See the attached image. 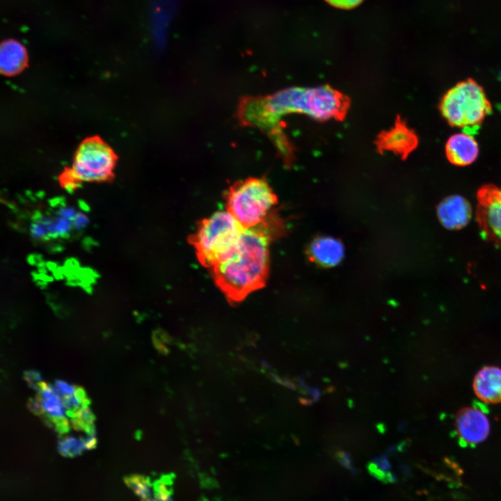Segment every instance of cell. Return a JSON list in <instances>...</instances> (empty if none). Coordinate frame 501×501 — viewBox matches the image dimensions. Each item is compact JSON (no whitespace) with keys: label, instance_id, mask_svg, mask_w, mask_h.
Here are the masks:
<instances>
[{"label":"cell","instance_id":"9a60e30c","mask_svg":"<svg viewBox=\"0 0 501 501\" xmlns=\"http://www.w3.org/2000/svg\"><path fill=\"white\" fill-rule=\"evenodd\" d=\"M125 484L138 495L141 501H148L151 498L150 479L140 475H132L124 478Z\"/></svg>","mask_w":501,"mask_h":501},{"label":"cell","instance_id":"e0dca14e","mask_svg":"<svg viewBox=\"0 0 501 501\" xmlns=\"http://www.w3.org/2000/svg\"><path fill=\"white\" fill-rule=\"evenodd\" d=\"M24 379L30 388L38 391L40 383L42 381V376L38 371L29 369L24 372Z\"/></svg>","mask_w":501,"mask_h":501},{"label":"cell","instance_id":"7c38bea8","mask_svg":"<svg viewBox=\"0 0 501 501\" xmlns=\"http://www.w3.org/2000/svg\"><path fill=\"white\" fill-rule=\"evenodd\" d=\"M473 388L481 400L490 404L501 402V369L485 367L480 369L475 376Z\"/></svg>","mask_w":501,"mask_h":501},{"label":"cell","instance_id":"5bb4252c","mask_svg":"<svg viewBox=\"0 0 501 501\" xmlns=\"http://www.w3.org/2000/svg\"><path fill=\"white\" fill-rule=\"evenodd\" d=\"M381 142L385 148L406 154L415 148L418 141L411 130L399 125L385 134Z\"/></svg>","mask_w":501,"mask_h":501},{"label":"cell","instance_id":"277c9868","mask_svg":"<svg viewBox=\"0 0 501 501\" xmlns=\"http://www.w3.org/2000/svg\"><path fill=\"white\" fill-rule=\"evenodd\" d=\"M244 229L228 211H220L202 220L189 241L200 263L211 269L231 252Z\"/></svg>","mask_w":501,"mask_h":501},{"label":"cell","instance_id":"d6986e66","mask_svg":"<svg viewBox=\"0 0 501 501\" xmlns=\"http://www.w3.org/2000/svg\"><path fill=\"white\" fill-rule=\"evenodd\" d=\"M62 397L72 395L74 393L76 385H71L63 380L56 379L54 385Z\"/></svg>","mask_w":501,"mask_h":501},{"label":"cell","instance_id":"4fadbf2b","mask_svg":"<svg viewBox=\"0 0 501 501\" xmlns=\"http://www.w3.org/2000/svg\"><path fill=\"white\" fill-rule=\"evenodd\" d=\"M28 64V55L24 46L14 39L6 40L0 47V70L1 74L12 77L20 73Z\"/></svg>","mask_w":501,"mask_h":501},{"label":"cell","instance_id":"3957f363","mask_svg":"<svg viewBox=\"0 0 501 501\" xmlns=\"http://www.w3.org/2000/svg\"><path fill=\"white\" fill-rule=\"evenodd\" d=\"M117 160L113 150L101 137H88L79 144L72 166L65 168L58 176L59 184L72 191L83 182H111Z\"/></svg>","mask_w":501,"mask_h":501},{"label":"cell","instance_id":"ba28073f","mask_svg":"<svg viewBox=\"0 0 501 501\" xmlns=\"http://www.w3.org/2000/svg\"><path fill=\"white\" fill-rule=\"evenodd\" d=\"M456 431L463 444L475 445L488 436L490 424L485 413L476 407H466L456 416Z\"/></svg>","mask_w":501,"mask_h":501},{"label":"cell","instance_id":"30bf717a","mask_svg":"<svg viewBox=\"0 0 501 501\" xmlns=\"http://www.w3.org/2000/svg\"><path fill=\"white\" fill-rule=\"evenodd\" d=\"M344 248L342 243L331 237H319L309 244L307 255L310 260L324 267H332L342 260Z\"/></svg>","mask_w":501,"mask_h":501},{"label":"cell","instance_id":"2e32d148","mask_svg":"<svg viewBox=\"0 0 501 501\" xmlns=\"http://www.w3.org/2000/svg\"><path fill=\"white\" fill-rule=\"evenodd\" d=\"M59 453L66 457H74L86 450L81 437L80 438L72 436L61 438L58 443Z\"/></svg>","mask_w":501,"mask_h":501},{"label":"cell","instance_id":"ac0fdd59","mask_svg":"<svg viewBox=\"0 0 501 501\" xmlns=\"http://www.w3.org/2000/svg\"><path fill=\"white\" fill-rule=\"evenodd\" d=\"M28 408L37 415H43L45 414L41 399L38 395L34 398H30L29 399Z\"/></svg>","mask_w":501,"mask_h":501},{"label":"cell","instance_id":"8fae6325","mask_svg":"<svg viewBox=\"0 0 501 501\" xmlns=\"http://www.w3.org/2000/svg\"><path fill=\"white\" fill-rule=\"evenodd\" d=\"M445 152L452 164L464 166L475 161L479 154V147L472 135L462 132L452 135L447 140Z\"/></svg>","mask_w":501,"mask_h":501},{"label":"cell","instance_id":"6da1fadb","mask_svg":"<svg viewBox=\"0 0 501 501\" xmlns=\"http://www.w3.org/2000/svg\"><path fill=\"white\" fill-rule=\"evenodd\" d=\"M273 223L268 219L256 227L244 228L231 252L210 269L215 283L230 303L242 301L265 285Z\"/></svg>","mask_w":501,"mask_h":501},{"label":"cell","instance_id":"52a82bcc","mask_svg":"<svg viewBox=\"0 0 501 501\" xmlns=\"http://www.w3.org/2000/svg\"><path fill=\"white\" fill-rule=\"evenodd\" d=\"M477 218L484 237L501 246V189L485 185L477 193Z\"/></svg>","mask_w":501,"mask_h":501},{"label":"cell","instance_id":"9c48e42d","mask_svg":"<svg viewBox=\"0 0 501 501\" xmlns=\"http://www.w3.org/2000/svg\"><path fill=\"white\" fill-rule=\"evenodd\" d=\"M469 202L459 195L450 196L442 200L437 209L438 217L446 228L457 230L463 228L471 217Z\"/></svg>","mask_w":501,"mask_h":501},{"label":"cell","instance_id":"7a4b0ae2","mask_svg":"<svg viewBox=\"0 0 501 501\" xmlns=\"http://www.w3.org/2000/svg\"><path fill=\"white\" fill-rule=\"evenodd\" d=\"M345 101L337 91L327 86L291 88L271 96L251 100L245 106L246 120L257 125L275 123L289 113L305 114L317 120L340 116Z\"/></svg>","mask_w":501,"mask_h":501},{"label":"cell","instance_id":"44dd1931","mask_svg":"<svg viewBox=\"0 0 501 501\" xmlns=\"http://www.w3.org/2000/svg\"><path fill=\"white\" fill-rule=\"evenodd\" d=\"M148 501H156V500H154V499H152V498H150V500H148Z\"/></svg>","mask_w":501,"mask_h":501},{"label":"cell","instance_id":"ffe728a7","mask_svg":"<svg viewBox=\"0 0 501 501\" xmlns=\"http://www.w3.org/2000/svg\"><path fill=\"white\" fill-rule=\"evenodd\" d=\"M331 6L342 8L351 9L358 6L363 0H325Z\"/></svg>","mask_w":501,"mask_h":501},{"label":"cell","instance_id":"8992f818","mask_svg":"<svg viewBox=\"0 0 501 501\" xmlns=\"http://www.w3.org/2000/svg\"><path fill=\"white\" fill-rule=\"evenodd\" d=\"M440 110L451 125L466 129L477 127L491 111V106L483 88L470 79L445 93Z\"/></svg>","mask_w":501,"mask_h":501},{"label":"cell","instance_id":"5b68a950","mask_svg":"<svg viewBox=\"0 0 501 501\" xmlns=\"http://www.w3.org/2000/svg\"><path fill=\"white\" fill-rule=\"evenodd\" d=\"M277 202L271 188L260 178L240 181L233 184L226 194L227 211L245 229L267 221Z\"/></svg>","mask_w":501,"mask_h":501}]
</instances>
